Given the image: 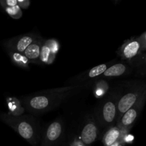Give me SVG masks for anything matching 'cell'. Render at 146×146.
I'll return each mask as SVG.
<instances>
[{"instance_id":"1","label":"cell","mask_w":146,"mask_h":146,"mask_svg":"<svg viewBox=\"0 0 146 146\" xmlns=\"http://www.w3.org/2000/svg\"><path fill=\"white\" fill-rule=\"evenodd\" d=\"M76 88V86L64 87L40 92L38 95L28 98L25 105L31 111L44 112L55 106L57 104H59Z\"/></svg>"},{"instance_id":"2","label":"cell","mask_w":146,"mask_h":146,"mask_svg":"<svg viewBox=\"0 0 146 146\" xmlns=\"http://www.w3.org/2000/svg\"><path fill=\"white\" fill-rule=\"evenodd\" d=\"M1 118L24 139L32 145H36L38 133L33 119L27 116H14L10 114H2Z\"/></svg>"},{"instance_id":"3","label":"cell","mask_w":146,"mask_h":146,"mask_svg":"<svg viewBox=\"0 0 146 146\" xmlns=\"http://www.w3.org/2000/svg\"><path fill=\"white\" fill-rule=\"evenodd\" d=\"M146 101V89L138 101L124 113L121 119L117 122V125L122 131L123 134H128L130 130L139 117Z\"/></svg>"},{"instance_id":"4","label":"cell","mask_w":146,"mask_h":146,"mask_svg":"<svg viewBox=\"0 0 146 146\" xmlns=\"http://www.w3.org/2000/svg\"><path fill=\"white\" fill-rule=\"evenodd\" d=\"M145 89L146 87L138 86L128 91L118 100V105H117V109H118L117 122L121 119L124 113L138 101Z\"/></svg>"},{"instance_id":"5","label":"cell","mask_w":146,"mask_h":146,"mask_svg":"<svg viewBox=\"0 0 146 146\" xmlns=\"http://www.w3.org/2000/svg\"><path fill=\"white\" fill-rule=\"evenodd\" d=\"M141 54L142 48L138 37H133L125 41L118 51L120 56L125 60H131Z\"/></svg>"},{"instance_id":"6","label":"cell","mask_w":146,"mask_h":146,"mask_svg":"<svg viewBox=\"0 0 146 146\" xmlns=\"http://www.w3.org/2000/svg\"><path fill=\"white\" fill-rule=\"evenodd\" d=\"M37 38H38L37 36L30 34L19 36L9 40L7 43V46L8 47L9 51L24 54L27 47L31 43L34 42Z\"/></svg>"},{"instance_id":"7","label":"cell","mask_w":146,"mask_h":146,"mask_svg":"<svg viewBox=\"0 0 146 146\" xmlns=\"http://www.w3.org/2000/svg\"><path fill=\"white\" fill-rule=\"evenodd\" d=\"M118 101L115 99H110L106 101L101 112V121L105 125H111L117 121L118 118Z\"/></svg>"},{"instance_id":"8","label":"cell","mask_w":146,"mask_h":146,"mask_svg":"<svg viewBox=\"0 0 146 146\" xmlns=\"http://www.w3.org/2000/svg\"><path fill=\"white\" fill-rule=\"evenodd\" d=\"M62 133V125L60 121H54L50 124L46 131L42 145L52 146L59 139Z\"/></svg>"},{"instance_id":"9","label":"cell","mask_w":146,"mask_h":146,"mask_svg":"<svg viewBox=\"0 0 146 146\" xmlns=\"http://www.w3.org/2000/svg\"><path fill=\"white\" fill-rule=\"evenodd\" d=\"M44 42V40L38 37L34 42L31 43L24 51V54L31 63L40 61V52H41V46L43 45Z\"/></svg>"},{"instance_id":"10","label":"cell","mask_w":146,"mask_h":146,"mask_svg":"<svg viewBox=\"0 0 146 146\" xmlns=\"http://www.w3.org/2000/svg\"><path fill=\"white\" fill-rule=\"evenodd\" d=\"M98 129L94 123L90 122L85 125L82 130L81 138L82 142L86 145L93 143L97 138Z\"/></svg>"},{"instance_id":"11","label":"cell","mask_w":146,"mask_h":146,"mask_svg":"<svg viewBox=\"0 0 146 146\" xmlns=\"http://www.w3.org/2000/svg\"><path fill=\"white\" fill-rule=\"evenodd\" d=\"M123 135L121 130L118 126H112L104 135L103 138L104 145L109 146L118 141H123Z\"/></svg>"},{"instance_id":"12","label":"cell","mask_w":146,"mask_h":146,"mask_svg":"<svg viewBox=\"0 0 146 146\" xmlns=\"http://www.w3.org/2000/svg\"><path fill=\"white\" fill-rule=\"evenodd\" d=\"M7 102L10 113L9 114L14 116H19L24 113V109L21 107V103L17 98L13 97L7 98Z\"/></svg>"},{"instance_id":"13","label":"cell","mask_w":146,"mask_h":146,"mask_svg":"<svg viewBox=\"0 0 146 146\" xmlns=\"http://www.w3.org/2000/svg\"><path fill=\"white\" fill-rule=\"evenodd\" d=\"M56 56L52 52L51 48H49L48 45L46 44L44 41V44L41 46V52H40V61L46 64H51L54 61L56 58Z\"/></svg>"},{"instance_id":"14","label":"cell","mask_w":146,"mask_h":146,"mask_svg":"<svg viewBox=\"0 0 146 146\" xmlns=\"http://www.w3.org/2000/svg\"><path fill=\"white\" fill-rule=\"evenodd\" d=\"M9 56L11 61L16 65L19 66L20 67H22V68H28L29 65V64L31 62L25 56V55L24 54L11 51H9Z\"/></svg>"},{"instance_id":"15","label":"cell","mask_w":146,"mask_h":146,"mask_svg":"<svg viewBox=\"0 0 146 146\" xmlns=\"http://www.w3.org/2000/svg\"><path fill=\"white\" fill-rule=\"evenodd\" d=\"M126 71V66L124 65L123 64H116L107 68L106 71L104 73V75L107 77L120 76L125 74Z\"/></svg>"},{"instance_id":"16","label":"cell","mask_w":146,"mask_h":146,"mask_svg":"<svg viewBox=\"0 0 146 146\" xmlns=\"http://www.w3.org/2000/svg\"><path fill=\"white\" fill-rule=\"evenodd\" d=\"M108 89V85L105 81H100L96 84L94 90V94L96 98H100L106 94Z\"/></svg>"},{"instance_id":"17","label":"cell","mask_w":146,"mask_h":146,"mask_svg":"<svg viewBox=\"0 0 146 146\" xmlns=\"http://www.w3.org/2000/svg\"><path fill=\"white\" fill-rule=\"evenodd\" d=\"M107 68H108L107 65L105 64L94 67L88 72V76L90 78H94V77H96L98 76L101 75V74H104V73L106 71Z\"/></svg>"},{"instance_id":"18","label":"cell","mask_w":146,"mask_h":146,"mask_svg":"<svg viewBox=\"0 0 146 146\" xmlns=\"http://www.w3.org/2000/svg\"><path fill=\"white\" fill-rule=\"evenodd\" d=\"M6 12L13 19H19L22 16L21 8L18 5L14 6L12 7H8V8L4 9Z\"/></svg>"},{"instance_id":"19","label":"cell","mask_w":146,"mask_h":146,"mask_svg":"<svg viewBox=\"0 0 146 146\" xmlns=\"http://www.w3.org/2000/svg\"><path fill=\"white\" fill-rule=\"evenodd\" d=\"M46 44L49 46V48H51L52 52L54 53L55 55H56V54L58 53V50L60 48V44L58 43V41L56 39H54V38H51V39H48L45 41Z\"/></svg>"},{"instance_id":"20","label":"cell","mask_w":146,"mask_h":146,"mask_svg":"<svg viewBox=\"0 0 146 146\" xmlns=\"http://www.w3.org/2000/svg\"><path fill=\"white\" fill-rule=\"evenodd\" d=\"M0 4H1L4 9L8 7H12L17 5V0H5V1H0Z\"/></svg>"},{"instance_id":"21","label":"cell","mask_w":146,"mask_h":146,"mask_svg":"<svg viewBox=\"0 0 146 146\" xmlns=\"http://www.w3.org/2000/svg\"><path fill=\"white\" fill-rule=\"evenodd\" d=\"M140 43L141 44V48H142V53L146 51V31L143 33L140 36H138Z\"/></svg>"},{"instance_id":"22","label":"cell","mask_w":146,"mask_h":146,"mask_svg":"<svg viewBox=\"0 0 146 146\" xmlns=\"http://www.w3.org/2000/svg\"><path fill=\"white\" fill-rule=\"evenodd\" d=\"M17 5L22 9H27L30 5V1L29 0H19L17 1Z\"/></svg>"},{"instance_id":"23","label":"cell","mask_w":146,"mask_h":146,"mask_svg":"<svg viewBox=\"0 0 146 146\" xmlns=\"http://www.w3.org/2000/svg\"><path fill=\"white\" fill-rule=\"evenodd\" d=\"M139 58V63L140 65L143 66L144 68H146V53H142L140 56Z\"/></svg>"},{"instance_id":"24","label":"cell","mask_w":146,"mask_h":146,"mask_svg":"<svg viewBox=\"0 0 146 146\" xmlns=\"http://www.w3.org/2000/svg\"><path fill=\"white\" fill-rule=\"evenodd\" d=\"M71 146H84V143L82 141H78L77 139H76L75 141H74V142L72 143Z\"/></svg>"},{"instance_id":"25","label":"cell","mask_w":146,"mask_h":146,"mask_svg":"<svg viewBox=\"0 0 146 146\" xmlns=\"http://www.w3.org/2000/svg\"><path fill=\"white\" fill-rule=\"evenodd\" d=\"M124 142L123 141H118V142L112 144V145H109V146H120L121 145V144H123ZM125 144V143H124Z\"/></svg>"},{"instance_id":"26","label":"cell","mask_w":146,"mask_h":146,"mask_svg":"<svg viewBox=\"0 0 146 146\" xmlns=\"http://www.w3.org/2000/svg\"><path fill=\"white\" fill-rule=\"evenodd\" d=\"M124 145H125V144H121V145H120V146H124Z\"/></svg>"}]
</instances>
